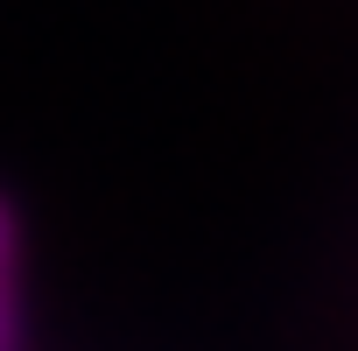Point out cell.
<instances>
[{"instance_id":"cell-1","label":"cell","mask_w":358,"mask_h":351,"mask_svg":"<svg viewBox=\"0 0 358 351\" xmlns=\"http://www.w3.org/2000/svg\"><path fill=\"white\" fill-rule=\"evenodd\" d=\"M15 344V218L0 204V351Z\"/></svg>"}]
</instances>
